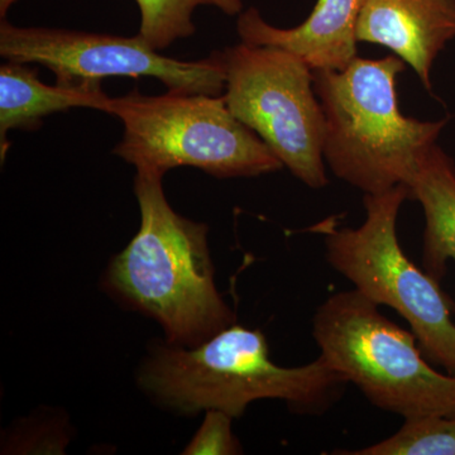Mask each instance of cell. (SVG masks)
<instances>
[{"instance_id": "obj_1", "label": "cell", "mask_w": 455, "mask_h": 455, "mask_svg": "<svg viewBox=\"0 0 455 455\" xmlns=\"http://www.w3.org/2000/svg\"><path fill=\"white\" fill-rule=\"evenodd\" d=\"M163 178L137 171L140 229L110 260L104 287L127 309L157 322L167 344L193 348L235 324V316L215 284L208 226L171 208Z\"/></svg>"}, {"instance_id": "obj_2", "label": "cell", "mask_w": 455, "mask_h": 455, "mask_svg": "<svg viewBox=\"0 0 455 455\" xmlns=\"http://www.w3.org/2000/svg\"><path fill=\"white\" fill-rule=\"evenodd\" d=\"M139 382L152 400L180 414L220 410L233 419L259 400L284 401L299 414H322L347 383L320 355L305 366H277L262 331L238 324L193 348L156 347Z\"/></svg>"}, {"instance_id": "obj_3", "label": "cell", "mask_w": 455, "mask_h": 455, "mask_svg": "<svg viewBox=\"0 0 455 455\" xmlns=\"http://www.w3.org/2000/svg\"><path fill=\"white\" fill-rule=\"evenodd\" d=\"M396 55L355 57L343 70L313 71L325 116L324 158L337 178L364 194L409 188L436 145L445 121L421 122L398 108Z\"/></svg>"}, {"instance_id": "obj_4", "label": "cell", "mask_w": 455, "mask_h": 455, "mask_svg": "<svg viewBox=\"0 0 455 455\" xmlns=\"http://www.w3.org/2000/svg\"><path fill=\"white\" fill-rule=\"evenodd\" d=\"M106 113L124 125L114 154L137 171L164 175L196 167L218 179L254 178L283 169L271 148L230 112L224 97L167 92L110 98Z\"/></svg>"}, {"instance_id": "obj_5", "label": "cell", "mask_w": 455, "mask_h": 455, "mask_svg": "<svg viewBox=\"0 0 455 455\" xmlns=\"http://www.w3.org/2000/svg\"><path fill=\"white\" fill-rule=\"evenodd\" d=\"M313 337L320 357L383 411L405 420L455 416V374L430 367L416 335L357 290L334 293L317 307Z\"/></svg>"}, {"instance_id": "obj_6", "label": "cell", "mask_w": 455, "mask_h": 455, "mask_svg": "<svg viewBox=\"0 0 455 455\" xmlns=\"http://www.w3.org/2000/svg\"><path fill=\"white\" fill-rule=\"evenodd\" d=\"M410 199L400 185L381 194H366L367 217L358 228H338L328 220L317 227L325 238L326 260L361 295L379 307H390L409 323L421 352L455 374V324L451 304L439 283L403 252L396 221Z\"/></svg>"}, {"instance_id": "obj_7", "label": "cell", "mask_w": 455, "mask_h": 455, "mask_svg": "<svg viewBox=\"0 0 455 455\" xmlns=\"http://www.w3.org/2000/svg\"><path fill=\"white\" fill-rule=\"evenodd\" d=\"M230 112L251 128L295 178L309 188L328 184L325 116L313 70L295 53L242 44L221 52Z\"/></svg>"}, {"instance_id": "obj_8", "label": "cell", "mask_w": 455, "mask_h": 455, "mask_svg": "<svg viewBox=\"0 0 455 455\" xmlns=\"http://www.w3.org/2000/svg\"><path fill=\"white\" fill-rule=\"evenodd\" d=\"M0 56L20 64H38L60 84L99 82L110 76L160 80L171 92L220 97L226 89L221 52L199 61L161 55L140 35L134 37L0 23Z\"/></svg>"}, {"instance_id": "obj_9", "label": "cell", "mask_w": 455, "mask_h": 455, "mask_svg": "<svg viewBox=\"0 0 455 455\" xmlns=\"http://www.w3.org/2000/svg\"><path fill=\"white\" fill-rule=\"evenodd\" d=\"M455 38V0H366L358 42L387 47L411 66L431 92V68Z\"/></svg>"}, {"instance_id": "obj_10", "label": "cell", "mask_w": 455, "mask_h": 455, "mask_svg": "<svg viewBox=\"0 0 455 455\" xmlns=\"http://www.w3.org/2000/svg\"><path fill=\"white\" fill-rule=\"evenodd\" d=\"M366 0H317L307 20L295 28L268 25L259 11L242 12L236 31L242 42L274 46L300 57L311 70H343L357 57V26Z\"/></svg>"}, {"instance_id": "obj_11", "label": "cell", "mask_w": 455, "mask_h": 455, "mask_svg": "<svg viewBox=\"0 0 455 455\" xmlns=\"http://www.w3.org/2000/svg\"><path fill=\"white\" fill-rule=\"evenodd\" d=\"M110 98L101 83L84 82L47 85L37 70L27 64L7 61L0 66V156L7 155L8 132L35 131L42 119L73 108L106 112Z\"/></svg>"}, {"instance_id": "obj_12", "label": "cell", "mask_w": 455, "mask_h": 455, "mask_svg": "<svg viewBox=\"0 0 455 455\" xmlns=\"http://www.w3.org/2000/svg\"><path fill=\"white\" fill-rule=\"evenodd\" d=\"M410 197L423 205L424 269L434 280L444 277L449 259L455 260V166L453 160L434 146L411 187Z\"/></svg>"}, {"instance_id": "obj_13", "label": "cell", "mask_w": 455, "mask_h": 455, "mask_svg": "<svg viewBox=\"0 0 455 455\" xmlns=\"http://www.w3.org/2000/svg\"><path fill=\"white\" fill-rule=\"evenodd\" d=\"M139 5V35L155 50H164L176 40L196 33L193 13L197 7L208 5L220 9L228 16L243 12L242 0H134Z\"/></svg>"}, {"instance_id": "obj_14", "label": "cell", "mask_w": 455, "mask_h": 455, "mask_svg": "<svg viewBox=\"0 0 455 455\" xmlns=\"http://www.w3.org/2000/svg\"><path fill=\"white\" fill-rule=\"evenodd\" d=\"M348 455H455V416L427 415L406 419L390 438Z\"/></svg>"}, {"instance_id": "obj_15", "label": "cell", "mask_w": 455, "mask_h": 455, "mask_svg": "<svg viewBox=\"0 0 455 455\" xmlns=\"http://www.w3.org/2000/svg\"><path fill=\"white\" fill-rule=\"evenodd\" d=\"M233 418L220 410H208L202 427L188 443L182 454L235 455L242 454L241 444L232 431Z\"/></svg>"}, {"instance_id": "obj_16", "label": "cell", "mask_w": 455, "mask_h": 455, "mask_svg": "<svg viewBox=\"0 0 455 455\" xmlns=\"http://www.w3.org/2000/svg\"><path fill=\"white\" fill-rule=\"evenodd\" d=\"M18 0H0V17L4 18L7 16L9 8L16 4Z\"/></svg>"}]
</instances>
